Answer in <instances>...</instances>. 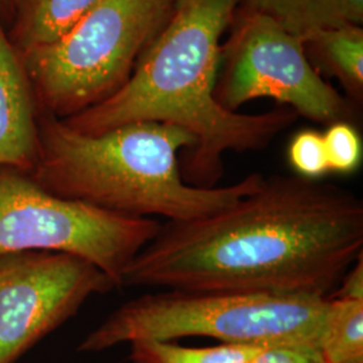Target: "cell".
<instances>
[{
  "mask_svg": "<svg viewBox=\"0 0 363 363\" xmlns=\"http://www.w3.org/2000/svg\"><path fill=\"white\" fill-rule=\"evenodd\" d=\"M327 298L363 301V255L351 265Z\"/></svg>",
  "mask_w": 363,
  "mask_h": 363,
  "instance_id": "18",
  "label": "cell"
},
{
  "mask_svg": "<svg viewBox=\"0 0 363 363\" xmlns=\"http://www.w3.org/2000/svg\"><path fill=\"white\" fill-rule=\"evenodd\" d=\"M130 363H249L262 347L220 343L186 347L175 340L136 339L130 342Z\"/></svg>",
  "mask_w": 363,
  "mask_h": 363,
  "instance_id": "14",
  "label": "cell"
},
{
  "mask_svg": "<svg viewBox=\"0 0 363 363\" xmlns=\"http://www.w3.org/2000/svg\"><path fill=\"white\" fill-rule=\"evenodd\" d=\"M238 9L269 16L298 38L323 28L363 23V0H241Z\"/></svg>",
  "mask_w": 363,
  "mask_h": 363,
  "instance_id": "12",
  "label": "cell"
},
{
  "mask_svg": "<svg viewBox=\"0 0 363 363\" xmlns=\"http://www.w3.org/2000/svg\"><path fill=\"white\" fill-rule=\"evenodd\" d=\"M16 1L18 0H0V19L6 28H9L13 21Z\"/></svg>",
  "mask_w": 363,
  "mask_h": 363,
  "instance_id": "19",
  "label": "cell"
},
{
  "mask_svg": "<svg viewBox=\"0 0 363 363\" xmlns=\"http://www.w3.org/2000/svg\"><path fill=\"white\" fill-rule=\"evenodd\" d=\"M38 117L22 57L0 19V166L34 169L38 160Z\"/></svg>",
  "mask_w": 363,
  "mask_h": 363,
  "instance_id": "9",
  "label": "cell"
},
{
  "mask_svg": "<svg viewBox=\"0 0 363 363\" xmlns=\"http://www.w3.org/2000/svg\"><path fill=\"white\" fill-rule=\"evenodd\" d=\"M156 218H130L43 190L31 172L0 166V256L60 252L89 261L123 288L130 261L159 233Z\"/></svg>",
  "mask_w": 363,
  "mask_h": 363,
  "instance_id": "6",
  "label": "cell"
},
{
  "mask_svg": "<svg viewBox=\"0 0 363 363\" xmlns=\"http://www.w3.org/2000/svg\"><path fill=\"white\" fill-rule=\"evenodd\" d=\"M178 0H103L57 42L21 54L39 112L65 120L125 85Z\"/></svg>",
  "mask_w": 363,
  "mask_h": 363,
  "instance_id": "5",
  "label": "cell"
},
{
  "mask_svg": "<svg viewBox=\"0 0 363 363\" xmlns=\"http://www.w3.org/2000/svg\"><path fill=\"white\" fill-rule=\"evenodd\" d=\"M363 255V202L335 183L264 177L233 205L167 220L123 286L328 298Z\"/></svg>",
  "mask_w": 363,
  "mask_h": 363,
  "instance_id": "1",
  "label": "cell"
},
{
  "mask_svg": "<svg viewBox=\"0 0 363 363\" xmlns=\"http://www.w3.org/2000/svg\"><path fill=\"white\" fill-rule=\"evenodd\" d=\"M330 172L350 175L362 163V139L350 121H335L323 133Z\"/></svg>",
  "mask_w": 363,
  "mask_h": 363,
  "instance_id": "15",
  "label": "cell"
},
{
  "mask_svg": "<svg viewBox=\"0 0 363 363\" xmlns=\"http://www.w3.org/2000/svg\"><path fill=\"white\" fill-rule=\"evenodd\" d=\"M103 0H18L9 38L19 54L57 42Z\"/></svg>",
  "mask_w": 363,
  "mask_h": 363,
  "instance_id": "11",
  "label": "cell"
},
{
  "mask_svg": "<svg viewBox=\"0 0 363 363\" xmlns=\"http://www.w3.org/2000/svg\"><path fill=\"white\" fill-rule=\"evenodd\" d=\"M249 363H327L316 346L274 345L267 346Z\"/></svg>",
  "mask_w": 363,
  "mask_h": 363,
  "instance_id": "17",
  "label": "cell"
},
{
  "mask_svg": "<svg viewBox=\"0 0 363 363\" xmlns=\"http://www.w3.org/2000/svg\"><path fill=\"white\" fill-rule=\"evenodd\" d=\"M313 69L337 78L354 105L363 100V28L343 25L315 31L301 38Z\"/></svg>",
  "mask_w": 363,
  "mask_h": 363,
  "instance_id": "10",
  "label": "cell"
},
{
  "mask_svg": "<svg viewBox=\"0 0 363 363\" xmlns=\"http://www.w3.org/2000/svg\"><path fill=\"white\" fill-rule=\"evenodd\" d=\"M232 35L220 48L216 99L228 111L272 99L319 124L350 121L354 106L308 61L301 38L262 13L237 10Z\"/></svg>",
  "mask_w": 363,
  "mask_h": 363,
  "instance_id": "7",
  "label": "cell"
},
{
  "mask_svg": "<svg viewBox=\"0 0 363 363\" xmlns=\"http://www.w3.org/2000/svg\"><path fill=\"white\" fill-rule=\"evenodd\" d=\"M319 350L327 363H363V301L328 298Z\"/></svg>",
  "mask_w": 363,
  "mask_h": 363,
  "instance_id": "13",
  "label": "cell"
},
{
  "mask_svg": "<svg viewBox=\"0 0 363 363\" xmlns=\"http://www.w3.org/2000/svg\"><path fill=\"white\" fill-rule=\"evenodd\" d=\"M116 288L100 268L74 255L0 256V363L19 361L88 298Z\"/></svg>",
  "mask_w": 363,
  "mask_h": 363,
  "instance_id": "8",
  "label": "cell"
},
{
  "mask_svg": "<svg viewBox=\"0 0 363 363\" xmlns=\"http://www.w3.org/2000/svg\"><path fill=\"white\" fill-rule=\"evenodd\" d=\"M38 139L31 175L43 190L130 218H201L250 194L264 178L253 172L230 186L187 184L179 155L194 147V138L163 123H132L85 135L39 112Z\"/></svg>",
  "mask_w": 363,
  "mask_h": 363,
  "instance_id": "3",
  "label": "cell"
},
{
  "mask_svg": "<svg viewBox=\"0 0 363 363\" xmlns=\"http://www.w3.org/2000/svg\"><path fill=\"white\" fill-rule=\"evenodd\" d=\"M288 162L295 175L322 179L330 172L323 133L315 130L298 132L288 145Z\"/></svg>",
  "mask_w": 363,
  "mask_h": 363,
  "instance_id": "16",
  "label": "cell"
},
{
  "mask_svg": "<svg viewBox=\"0 0 363 363\" xmlns=\"http://www.w3.org/2000/svg\"><path fill=\"white\" fill-rule=\"evenodd\" d=\"M328 298L234 291L163 289L121 304L79 343L99 352L136 339L206 337L230 345L319 347Z\"/></svg>",
  "mask_w": 363,
  "mask_h": 363,
  "instance_id": "4",
  "label": "cell"
},
{
  "mask_svg": "<svg viewBox=\"0 0 363 363\" xmlns=\"http://www.w3.org/2000/svg\"><path fill=\"white\" fill-rule=\"evenodd\" d=\"M240 3L178 0L167 26L125 85L103 103L62 121L85 135L145 121L178 127L195 140L182 160L183 181L194 187H217L226 152L261 151L298 117L288 106L247 115L217 101L220 37L232 26Z\"/></svg>",
  "mask_w": 363,
  "mask_h": 363,
  "instance_id": "2",
  "label": "cell"
}]
</instances>
